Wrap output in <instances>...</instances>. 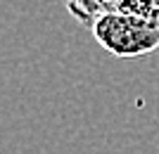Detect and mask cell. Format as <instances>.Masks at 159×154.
<instances>
[{
  "mask_svg": "<svg viewBox=\"0 0 159 154\" xmlns=\"http://www.w3.org/2000/svg\"><path fill=\"white\" fill-rule=\"evenodd\" d=\"M95 40L114 57H143L159 47V24L126 12H107L93 26Z\"/></svg>",
  "mask_w": 159,
  "mask_h": 154,
  "instance_id": "1",
  "label": "cell"
},
{
  "mask_svg": "<svg viewBox=\"0 0 159 154\" xmlns=\"http://www.w3.org/2000/svg\"><path fill=\"white\" fill-rule=\"evenodd\" d=\"M116 12L135 14L140 19L159 24V0H116Z\"/></svg>",
  "mask_w": 159,
  "mask_h": 154,
  "instance_id": "3",
  "label": "cell"
},
{
  "mask_svg": "<svg viewBox=\"0 0 159 154\" xmlns=\"http://www.w3.org/2000/svg\"><path fill=\"white\" fill-rule=\"evenodd\" d=\"M66 12L79 19L83 26H93L107 12H116V0H62Z\"/></svg>",
  "mask_w": 159,
  "mask_h": 154,
  "instance_id": "2",
  "label": "cell"
}]
</instances>
